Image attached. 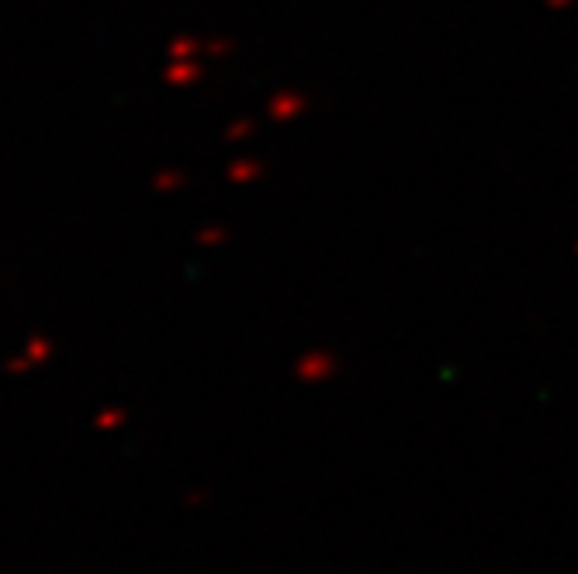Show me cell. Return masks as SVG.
Masks as SVG:
<instances>
[]
</instances>
